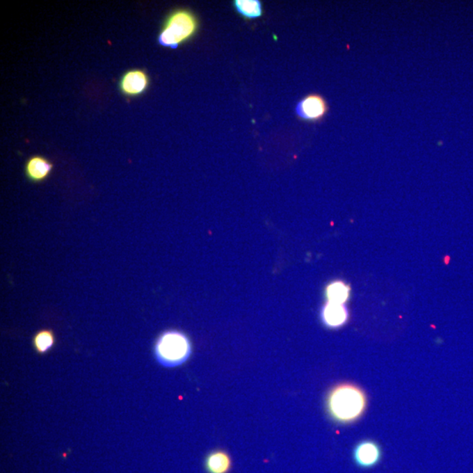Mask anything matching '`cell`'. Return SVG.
<instances>
[{
  "label": "cell",
  "instance_id": "obj_11",
  "mask_svg": "<svg viewBox=\"0 0 473 473\" xmlns=\"http://www.w3.org/2000/svg\"><path fill=\"white\" fill-rule=\"evenodd\" d=\"M56 344V337L51 330H42L33 337V346L39 354H44L52 349Z\"/></svg>",
  "mask_w": 473,
  "mask_h": 473
},
{
  "label": "cell",
  "instance_id": "obj_10",
  "mask_svg": "<svg viewBox=\"0 0 473 473\" xmlns=\"http://www.w3.org/2000/svg\"><path fill=\"white\" fill-rule=\"evenodd\" d=\"M234 6L236 12L246 19H257L263 15L262 4L259 0H236Z\"/></svg>",
  "mask_w": 473,
  "mask_h": 473
},
{
  "label": "cell",
  "instance_id": "obj_4",
  "mask_svg": "<svg viewBox=\"0 0 473 473\" xmlns=\"http://www.w3.org/2000/svg\"><path fill=\"white\" fill-rule=\"evenodd\" d=\"M296 113L300 120L317 122L327 114L328 104L321 95L310 94L297 104Z\"/></svg>",
  "mask_w": 473,
  "mask_h": 473
},
{
  "label": "cell",
  "instance_id": "obj_2",
  "mask_svg": "<svg viewBox=\"0 0 473 473\" xmlns=\"http://www.w3.org/2000/svg\"><path fill=\"white\" fill-rule=\"evenodd\" d=\"M192 353L191 340L181 331H165L154 344V356L165 367H177L184 364Z\"/></svg>",
  "mask_w": 473,
  "mask_h": 473
},
{
  "label": "cell",
  "instance_id": "obj_3",
  "mask_svg": "<svg viewBox=\"0 0 473 473\" xmlns=\"http://www.w3.org/2000/svg\"><path fill=\"white\" fill-rule=\"evenodd\" d=\"M198 29V20L188 10H177L166 19L158 37L160 45L177 49L195 35Z\"/></svg>",
  "mask_w": 473,
  "mask_h": 473
},
{
  "label": "cell",
  "instance_id": "obj_8",
  "mask_svg": "<svg viewBox=\"0 0 473 473\" xmlns=\"http://www.w3.org/2000/svg\"><path fill=\"white\" fill-rule=\"evenodd\" d=\"M54 166L47 159L42 157H33L26 161L25 172L30 181L39 182L49 177Z\"/></svg>",
  "mask_w": 473,
  "mask_h": 473
},
{
  "label": "cell",
  "instance_id": "obj_9",
  "mask_svg": "<svg viewBox=\"0 0 473 473\" xmlns=\"http://www.w3.org/2000/svg\"><path fill=\"white\" fill-rule=\"evenodd\" d=\"M232 466L231 456L223 449H216L206 456L205 468L207 473H229Z\"/></svg>",
  "mask_w": 473,
  "mask_h": 473
},
{
  "label": "cell",
  "instance_id": "obj_12",
  "mask_svg": "<svg viewBox=\"0 0 473 473\" xmlns=\"http://www.w3.org/2000/svg\"><path fill=\"white\" fill-rule=\"evenodd\" d=\"M328 303L344 304L350 297V288L342 282L330 284L326 289Z\"/></svg>",
  "mask_w": 473,
  "mask_h": 473
},
{
  "label": "cell",
  "instance_id": "obj_1",
  "mask_svg": "<svg viewBox=\"0 0 473 473\" xmlns=\"http://www.w3.org/2000/svg\"><path fill=\"white\" fill-rule=\"evenodd\" d=\"M326 406L334 421L351 424L362 417L367 406V398L360 387L353 384H340L330 391Z\"/></svg>",
  "mask_w": 473,
  "mask_h": 473
},
{
  "label": "cell",
  "instance_id": "obj_6",
  "mask_svg": "<svg viewBox=\"0 0 473 473\" xmlns=\"http://www.w3.org/2000/svg\"><path fill=\"white\" fill-rule=\"evenodd\" d=\"M150 86V77L145 71L131 70L121 77L120 89L125 96L137 97L143 94Z\"/></svg>",
  "mask_w": 473,
  "mask_h": 473
},
{
  "label": "cell",
  "instance_id": "obj_7",
  "mask_svg": "<svg viewBox=\"0 0 473 473\" xmlns=\"http://www.w3.org/2000/svg\"><path fill=\"white\" fill-rule=\"evenodd\" d=\"M323 323L329 328L343 326L349 319V313L344 304L327 303L321 312Z\"/></svg>",
  "mask_w": 473,
  "mask_h": 473
},
{
  "label": "cell",
  "instance_id": "obj_5",
  "mask_svg": "<svg viewBox=\"0 0 473 473\" xmlns=\"http://www.w3.org/2000/svg\"><path fill=\"white\" fill-rule=\"evenodd\" d=\"M381 457H383V452L376 442L364 440L355 446L353 460L360 468L374 467L380 463Z\"/></svg>",
  "mask_w": 473,
  "mask_h": 473
}]
</instances>
